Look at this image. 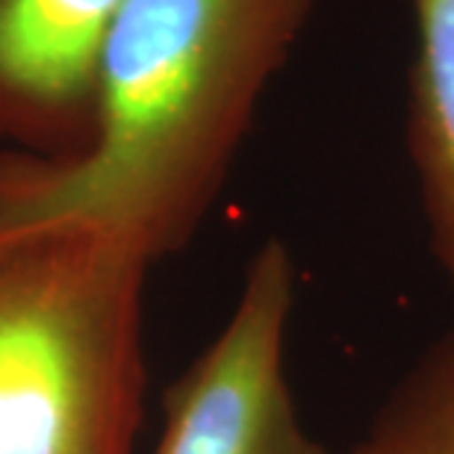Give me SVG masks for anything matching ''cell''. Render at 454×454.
Listing matches in <instances>:
<instances>
[{"label":"cell","mask_w":454,"mask_h":454,"mask_svg":"<svg viewBox=\"0 0 454 454\" xmlns=\"http://www.w3.org/2000/svg\"><path fill=\"white\" fill-rule=\"evenodd\" d=\"M319 0H124L101 42L89 145L0 151V231L83 219L157 262L219 201Z\"/></svg>","instance_id":"1"},{"label":"cell","mask_w":454,"mask_h":454,"mask_svg":"<svg viewBox=\"0 0 454 454\" xmlns=\"http://www.w3.org/2000/svg\"><path fill=\"white\" fill-rule=\"evenodd\" d=\"M151 262L110 231H0V454H133Z\"/></svg>","instance_id":"2"},{"label":"cell","mask_w":454,"mask_h":454,"mask_svg":"<svg viewBox=\"0 0 454 454\" xmlns=\"http://www.w3.org/2000/svg\"><path fill=\"white\" fill-rule=\"evenodd\" d=\"M295 262L280 239L262 242L215 340L162 393L151 454H331L304 431L286 380Z\"/></svg>","instance_id":"3"},{"label":"cell","mask_w":454,"mask_h":454,"mask_svg":"<svg viewBox=\"0 0 454 454\" xmlns=\"http://www.w3.org/2000/svg\"><path fill=\"white\" fill-rule=\"evenodd\" d=\"M124 0H0V151L68 160L89 145L98 53Z\"/></svg>","instance_id":"4"},{"label":"cell","mask_w":454,"mask_h":454,"mask_svg":"<svg viewBox=\"0 0 454 454\" xmlns=\"http://www.w3.org/2000/svg\"><path fill=\"white\" fill-rule=\"evenodd\" d=\"M407 153L434 257L454 284V0H411Z\"/></svg>","instance_id":"5"},{"label":"cell","mask_w":454,"mask_h":454,"mask_svg":"<svg viewBox=\"0 0 454 454\" xmlns=\"http://www.w3.org/2000/svg\"><path fill=\"white\" fill-rule=\"evenodd\" d=\"M348 454H454V328L407 372Z\"/></svg>","instance_id":"6"}]
</instances>
